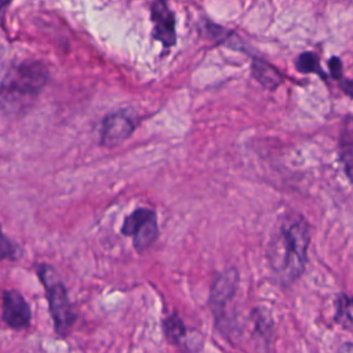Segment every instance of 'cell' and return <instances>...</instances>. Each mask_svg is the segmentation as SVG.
Here are the masks:
<instances>
[{
	"mask_svg": "<svg viewBox=\"0 0 353 353\" xmlns=\"http://www.w3.org/2000/svg\"><path fill=\"white\" fill-rule=\"evenodd\" d=\"M310 240V225L303 215L288 212L280 219L266 247V262L281 288H290L303 274Z\"/></svg>",
	"mask_w": 353,
	"mask_h": 353,
	"instance_id": "cell-1",
	"label": "cell"
},
{
	"mask_svg": "<svg viewBox=\"0 0 353 353\" xmlns=\"http://www.w3.org/2000/svg\"><path fill=\"white\" fill-rule=\"evenodd\" d=\"M48 80V70L40 61L15 63L0 81V109L8 116L23 114L36 101Z\"/></svg>",
	"mask_w": 353,
	"mask_h": 353,
	"instance_id": "cell-2",
	"label": "cell"
},
{
	"mask_svg": "<svg viewBox=\"0 0 353 353\" xmlns=\"http://www.w3.org/2000/svg\"><path fill=\"white\" fill-rule=\"evenodd\" d=\"M36 273L46 291L48 310L55 332L65 338L70 334L77 319V314L69 299L68 288L57 270L48 263H37Z\"/></svg>",
	"mask_w": 353,
	"mask_h": 353,
	"instance_id": "cell-3",
	"label": "cell"
},
{
	"mask_svg": "<svg viewBox=\"0 0 353 353\" xmlns=\"http://www.w3.org/2000/svg\"><path fill=\"white\" fill-rule=\"evenodd\" d=\"M120 232L123 236L131 237L135 251L142 254L159 237L157 215L150 208L139 207L124 218Z\"/></svg>",
	"mask_w": 353,
	"mask_h": 353,
	"instance_id": "cell-4",
	"label": "cell"
},
{
	"mask_svg": "<svg viewBox=\"0 0 353 353\" xmlns=\"http://www.w3.org/2000/svg\"><path fill=\"white\" fill-rule=\"evenodd\" d=\"M239 281H240V274L237 269L233 266L222 270L212 280L210 295H208V307L219 330H222L228 321L226 309L236 295Z\"/></svg>",
	"mask_w": 353,
	"mask_h": 353,
	"instance_id": "cell-5",
	"label": "cell"
},
{
	"mask_svg": "<svg viewBox=\"0 0 353 353\" xmlns=\"http://www.w3.org/2000/svg\"><path fill=\"white\" fill-rule=\"evenodd\" d=\"M3 321L15 331L26 330L30 325L32 310L23 295L17 290H4L1 295Z\"/></svg>",
	"mask_w": 353,
	"mask_h": 353,
	"instance_id": "cell-6",
	"label": "cell"
},
{
	"mask_svg": "<svg viewBox=\"0 0 353 353\" xmlns=\"http://www.w3.org/2000/svg\"><path fill=\"white\" fill-rule=\"evenodd\" d=\"M150 19L153 23V37L170 48L176 43L175 17L167 0H154L150 4Z\"/></svg>",
	"mask_w": 353,
	"mask_h": 353,
	"instance_id": "cell-7",
	"label": "cell"
},
{
	"mask_svg": "<svg viewBox=\"0 0 353 353\" xmlns=\"http://www.w3.org/2000/svg\"><path fill=\"white\" fill-rule=\"evenodd\" d=\"M137 121L127 112H116L108 114L102 120L101 143L112 148L125 141L135 130Z\"/></svg>",
	"mask_w": 353,
	"mask_h": 353,
	"instance_id": "cell-8",
	"label": "cell"
},
{
	"mask_svg": "<svg viewBox=\"0 0 353 353\" xmlns=\"http://www.w3.org/2000/svg\"><path fill=\"white\" fill-rule=\"evenodd\" d=\"M161 327H163V332H164V336L167 338V341L178 347H181L182 350L185 352H189V353H193V349L190 346V343L188 342L189 339V332H188V328L183 323V320L179 317V314L176 312L171 313L170 316H167L163 323H161Z\"/></svg>",
	"mask_w": 353,
	"mask_h": 353,
	"instance_id": "cell-9",
	"label": "cell"
},
{
	"mask_svg": "<svg viewBox=\"0 0 353 353\" xmlns=\"http://www.w3.org/2000/svg\"><path fill=\"white\" fill-rule=\"evenodd\" d=\"M252 320V336L261 345L265 353H269L273 336V321L265 309L255 307L251 312Z\"/></svg>",
	"mask_w": 353,
	"mask_h": 353,
	"instance_id": "cell-10",
	"label": "cell"
},
{
	"mask_svg": "<svg viewBox=\"0 0 353 353\" xmlns=\"http://www.w3.org/2000/svg\"><path fill=\"white\" fill-rule=\"evenodd\" d=\"M251 69L254 79L266 90H276L284 80V76L277 68L255 55L252 57L251 61Z\"/></svg>",
	"mask_w": 353,
	"mask_h": 353,
	"instance_id": "cell-11",
	"label": "cell"
},
{
	"mask_svg": "<svg viewBox=\"0 0 353 353\" xmlns=\"http://www.w3.org/2000/svg\"><path fill=\"white\" fill-rule=\"evenodd\" d=\"M339 156L349 181L353 183V116L346 117L341 130Z\"/></svg>",
	"mask_w": 353,
	"mask_h": 353,
	"instance_id": "cell-12",
	"label": "cell"
},
{
	"mask_svg": "<svg viewBox=\"0 0 353 353\" xmlns=\"http://www.w3.org/2000/svg\"><path fill=\"white\" fill-rule=\"evenodd\" d=\"M334 323L353 334V296L339 292L334 301Z\"/></svg>",
	"mask_w": 353,
	"mask_h": 353,
	"instance_id": "cell-13",
	"label": "cell"
},
{
	"mask_svg": "<svg viewBox=\"0 0 353 353\" xmlns=\"http://www.w3.org/2000/svg\"><path fill=\"white\" fill-rule=\"evenodd\" d=\"M295 66H296V69L301 73H316V74H319L323 79L325 77V73L323 72L321 66L319 65V58H317V55L314 52H310V51L302 52L296 58Z\"/></svg>",
	"mask_w": 353,
	"mask_h": 353,
	"instance_id": "cell-14",
	"label": "cell"
},
{
	"mask_svg": "<svg viewBox=\"0 0 353 353\" xmlns=\"http://www.w3.org/2000/svg\"><path fill=\"white\" fill-rule=\"evenodd\" d=\"M21 255L18 244L10 240L4 233L0 223V262L1 261H17Z\"/></svg>",
	"mask_w": 353,
	"mask_h": 353,
	"instance_id": "cell-15",
	"label": "cell"
},
{
	"mask_svg": "<svg viewBox=\"0 0 353 353\" xmlns=\"http://www.w3.org/2000/svg\"><path fill=\"white\" fill-rule=\"evenodd\" d=\"M328 68H330V74L335 80H342V61L338 57H332L328 61Z\"/></svg>",
	"mask_w": 353,
	"mask_h": 353,
	"instance_id": "cell-16",
	"label": "cell"
},
{
	"mask_svg": "<svg viewBox=\"0 0 353 353\" xmlns=\"http://www.w3.org/2000/svg\"><path fill=\"white\" fill-rule=\"evenodd\" d=\"M341 88L346 95L353 98V80H346V79L341 80Z\"/></svg>",
	"mask_w": 353,
	"mask_h": 353,
	"instance_id": "cell-17",
	"label": "cell"
},
{
	"mask_svg": "<svg viewBox=\"0 0 353 353\" xmlns=\"http://www.w3.org/2000/svg\"><path fill=\"white\" fill-rule=\"evenodd\" d=\"M338 353H353V342H345L339 346Z\"/></svg>",
	"mask_w": 353,
	"mask_h": 353,
	"instance_id": "cell-18",
	"label": "cell"
},
{
	"mask_svg": "<svg viewBox=\"0 0 353 353\" xmlns=\"http://www.w3.org/2000/svg\"><path fill=\"white\" fill-rule=\"evenodd\" d=\"M10 1H11V0H0V11H1Z\"/></svg>",
	"mask_w": 353,
	"mask_h": 353,
	"instance_id": "cell-19",
	"label": "cell"
}]
</instances>
